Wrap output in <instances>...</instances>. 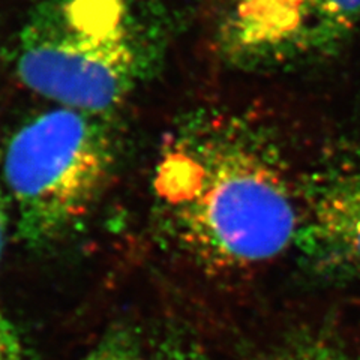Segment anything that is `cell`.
<instances>
[{"label":"cell","mask_w":360,"mask_h":360,"mask_svg":"<svg viewBox=\"0 0 360 360\" xmlns=\"http://www.w3.org/2000/svg\"><path fill=\"white\" fill-rule=\"evenodd\" d=\"M155 193L168 238L207 275H251L295 248L299 179L255 112L201 108L180 122L164 144Z\"/></svg>","instance_id":"obj_1"},{"label":"cell","mask_w":360,"mask_h":360,"mask_svg":"<svg viewBox=\"0 0 360 360\" xmlns=\"http://www.w3.org/2000/svg\"><path fill=\"white\" fill-rule=\"evenodd\" d=\"M161 33L143 26L128 0H49L21 32L17 72L60 107L104 115L155 70Z\"/></svg>","instance_id":"obj_2"},{"label":"cell","mask_w":360,"mask_h":360,"mask_svg":"<svg viewBox=\"0 0 360 360\" xmlns=\"http://www.w3.org/2000/svg\"><path fill=\"white\" fill-rule=\"evenodd\" d=\"M98 116L60 107L30 120L11 139L4 177L15 202L18 234L27 245L63 238L103 194L116 152Z\"/></svg>","instance_id":"obj_3"},{"label":"cell","mask_w":360,"mask_h":360,"mask_svg":"<svg viewBox=\"0 0 360 360\" xmlns=\"http://www.w3.org/2000/svg\"><path fill=\"white\" fill-rule=\"evenodd\" d=\"M210 39L231 72H305L360 39V0H210Z\"/></svg>","instance_id":"obj_4"},{"label":"cell","mask_w":360,"mask_h":360,"mask_svg":"<svg viewBox=\"0 0 360 360\" xmlns=\"http://www.w3.org/2000/svg\"><path fill=\"white\" fill-rule=\"evenodd\" d=\"M295 250L324 283L360 287V146L326 153L299 177Z\"/></svg>","instance_id":"obj_5"},{"label":"cell","mask_w":360,"mask_h":360,"mask_svg":"<svg viewBox=\"0 0 360 360\" xmlns=\"http://www.w3.org/2000/svg\"><path fill=\"white\" fill-rule=\"evenodd\" d=\"M258 360H360V356L329 338L299 335L278 344Z\"/></svg>","instance_id":"obj_6"},{"label":"cell","mask_w":360,"mask_h":360,"mask_svg":"<svg viewBox=\"0 0 360 360\" xmlns=\"http://www.w3.org/2000/svg\"><path fill=\"white\" fill-rule=\"evenodd\" d=\"M83 360H146L137 347H134L132 342L123 340V338H116V340L105 341L103 345H99Z\"/></svg>","instance_id":"obj_7"},{"label":"cell","mask_w":360,"mask_h":360,"mask_svg":"<svg viewBox=\"0 0 360 360\" xmlns=\"http://www.w3.org/2000/svg\"><path fill=\"white\" fill-rule=\"evenodd\" d=\"M150 360H209L200 347L184 340L165 341Z\"/></svg>","instance_id":"obj_8"},{"label":"cell","mask_w":360,"mask_h":360,"mask_svg":"<svg viewBox=\"0 0 360 360\" xmlns=\"http://www.w3.org/2000/svg\"><path fill=\"white\" fill-rule=\"evenodd\" d=\"M0 360H32L11 323L0 314Z\"/></svg>","instance_id":"obj_9"},{"label":"cell","mask_w":360,"mask_h":360,"mask_svg":"<svg viewBox=\"0 0 360 360\" xmlns=\"http://www.w3.org/2000/svg\"><path fill=\"white\" fill-rule=\"evenodd\" d=\"M5 234H6V210H5L4 193H2V188H0V257H2L4 246H5Z\"/></svg>","instance_id":"obj_10"}]
</instances>
